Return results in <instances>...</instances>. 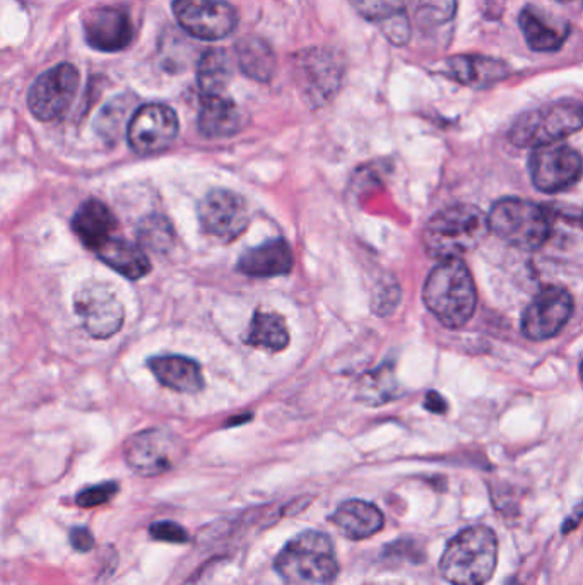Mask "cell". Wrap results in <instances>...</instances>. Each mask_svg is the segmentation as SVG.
Returning <instances> with one entry per match:
<instances>
[{"mask_svg": "<svg viewBox=\"0 0 583 585\" xmlns=\"http://www.w3.org/2000/svg\"><path fill=\"white\" fill-rule=\"evenodd\" d=\"M489 233L491 227L485 211L473 204H457L429 219L423 231V243L435 259H461L476 251Z\"/></svg>", "mask_w": 583, "mask_h": 585, "instance_id": "obj_1", "label": "cell"}, {"mask_svg": "<svg viewBox=\"0 0 583 585\" xmlns=\"http://www.w3.org/2000/svg\"><path fill=\"white\" fill-rule=\"evenodd\" d=\"M423 302L445 327L461 329L473 319L477 291L473 275L461 259L441 260L426 278Z\"/></svg>", "mask_w": 583, "mask_h": 585, "instance_id": "obj_2", "label": "cell"}, {"mask_svg": "<svg viewBox=\"0 0 583 585\" xmlns=\"http://www.w3.org/2000/svg\"><path fill=\"white\" fill-rule=\"evenodd\" d=\"M498 562V539L486 526L467 527L450 539L440 560V572L452 585H485Z\"/></svg>", "mask_w": 583, "mask_h": 585, "instance_id": "obj_3", "label": "cell"}, {"mask_svg": "<svg viewBox=\"0 0 583 585\" xmlns=\"http://www.w3.org/2000/svg\"><path fill=\"white\" fill-rule=\"evenodd\" d=\"M278 574L291 584H327L339 572L332 539L318 531L297 534L279 551Z\"/></svg>", "mask_w": 583, "mask_h": 585, "instance_id": "obj_4", "label": "cell"}, {"mask_svg": "<svg viewBox=\"0 0 583 585\" xmlns=\"http://www.w3.org/2000/svg\"><path fill=\"white\" fill-rule=\"evenodd\" d=\"M488 216L493 233L520 251H536L551 236V215L531 200L515 197L500 200Z\"/></svg>", "mask_w": 583, "mask_h": 585, "instance_id": "obj_5", "label": "cell"}, {"mask_svg": "<svg viewBox=\"0 0 583 585\" xmlns=\"http://www.w3.org/2000/svg\"><path fill=\"white\" fill-rule=\"evenodd\" d=\"M583 129L582 105L558 103L522 113L508 131L519 148H544L560 143Z\"/></svg>", "mask_w": 583, "mask_h": 585, "instance_id": "obj_6", "label": "cell"}, {"mask_svg": "<svg viewBox=\"0 0 583 585\" xmlns=\"http://www.w3.org/2000/svg\"><path fill=\"white\" fill-rule=\"evenodd\" d=\"M344 68L338 53L329 48H308L294 57L297 88L309 107L329 103L341 88Z\"/></svg>", "mask_w": 583, "mask_h": 585, "instance_id": "obj_7", "label": "cell"}, {"mask_svg": "<svg viewBox=\"0 0 583 585\" xmlns=\"http://www.w3.org/2000/svg\"><path fill=\"white\" fill-rule=\"evenodd\" d=\"M183 455L180 438L167 430H144L129 438L123 446V458L134 473L155 478L179 464Z\"/></svg>", "mask_w": 583, "mask_h": 585, "instance_id": "obj_8", "label": "cell"}, {"mask_svg": "<svg viewBox=\"0 0 583 585\" xmlns=\"http://www.w3.org/2000/svg\"><path fill=\"white\" fill-rule=\"evenodd\" d=\"M80 71L72 64H59L44 72L28 92V108L40 122H53L68 112L80 89Z\"/></svg>", "mask_w": 583, "mask_h": 585, "instance_id": "obj_9", "label": "cell"}, {"mask_svg": "<svg viewBox=\"0 0 583 585\" xmlns=\"http://www.w3.org/2000/svg\"><path fill=\"white\" fill-rule=\"evenodd\" d=\"M173 14L180 26L198 40H222L239 24V12L224 0H173Z\"/></svg>", "mask_w": 583, "mask_h": 585, "instance_id": "obj_10", "label": "cell"}, {"mask_svg": "<svg viewBox=\"0 0 583 585\" xmlns=\"http://www.w3.org/2000/svg\"><path fill=\"white\" fill-rule=\"evenodd\" d=\"M529 172H531L532 184L537 191L546 192V194L567 191L582 176V156L563 144L544 146L532 151Z\"/></svg>", "mask_w": 583, "mask_h": 585, "instance_id": "obj_11", "label": "cell"}, {"mask_svg": "<svg viewBox=\"0 0 583 585\" xmlns=\"http://www.w3.org/2000/svg\"><path fill=\"white\" fill-rule=\"evenodd\" d=\"M179 136V119L173 108L163 103H149L135 110L127 127L132 151L151 156L170 148Z\"/></svg>", "mask_w": 583, "mask_h": 585, "instance_id": "obj_12", "label": "cell"}, {"mask_svg": "<svg viewBox=\"0 0 583 585\" xmlns=\"http://www.w3.org/2000/svg\"><path fill=\"white\" fill-rule=\"evenodd\" d=\"M572 295L560 287H546L534 296L522 317V334L531 341H548L563 331L573 315Z\"/></svg>", "mask_w": 583, "mask_h": 585, "instance_id": "obj_13", "label": "cell"}, {"mask_svg": "<svg viewBox=\"0 0 583 585\" xmlns=\"http://www.w3.org/2000/svg\"><path fill=\"white\" fill-rule=\"evenodd\" d=\"M74 308L84 329L96 339L116 336L122 329L125 319L122 303L107 284H84L74 298Z\"/></svg>", "mask_w": 583, "mask_h": 585, "instance_id": "obj_14", "label": "cell"}, {"mask_svg": "<svg viewBox=\"0 0 583 585\" xmlns=\"http://www.w3.org/2000/svg\"><path fill=\"white\" fill-rule=\"evenodd\" d=\"M198 219L207 235L233 242L248 228V211L239 194L224 188L210 191L198 206Z\"/></svg>", "mask_w": 583, "mask_h": 585, "instance_id": "obj_15", "label": "cell"}, {"mask_svg": "<svg viewBox=\"0 0 583 585\" xmlns=\"http://www.w3.org/2000/svg\"><path fill=\"white\" fill-rule=\"evenodd\" d=\"M83 28L89 47L98 52H120L134 40L131 14L122 5L92 9L84 14Z\"/></svg>", "mask_w": 583, "mask_h": 585, "instance_id": "obj_16", "label": "cell"}, {"mask_svg": "<svg viewBox=\"0 0 583 585\" xmlns=\"http://www.w3.org/2000/svg\"><path fill=\"white\" fill-rule=\"evenodd\" d=\"M440 74L462 86L485 89L507 80L510 76V69L503 60L467 53V56H456L445 60Z\"/></svg>", "mask_w": 583, "mask_h": 585, "instance_id": "obj_17", "label": "cell"}, {"mask_svg": "<svg viewBox=\"0 0 583 585\" xmlns=\"http://www.w3.org/2000/svg\"><path fill=\"white\" fill-rule=\"evenodd\" d=\"M519 26L534 52H558L570 36V24L567 21L549 16L548 12L534 5L520 11Z\"/></svg>", "mask_w": 583, "mask_h": 585, "instance_id": "obj_18", "label": "cell"}, {"mask_svg": "<svg viewBox=\"0 0 583 585\" xmlns=\"http://www.w3.org/2000/svg\"><path fill=\"white\" fill-rule=\"evenodd\" d=\"M293 264V252L287 240L276 239L243 254L239 271L251 278H276L291 272Z\"/></svg>", "mask_w": 583, "mask_h": 585, "instance_id": "obj_19", "label": "cell"}, {"mask_svg": "<svg viewBox=\"0 0 583 585\" xmlns=\"http://www.w3.org/2000/svg\"><path fill=\"white\" fill-rule=\"evenodd\" d=\"M147 367L167 389L182 394H195L204 389L203 370L194 359L179 355L155 356Z\"/></svg>", "mask_w": 583, "mask_h": 585, "instance_id": "obj_20", "label": "cell"}, {"mask_svg": "<svg viewBox=\"0 0 583 585\" xmlns=\"http://www.w3.org/2000/svg\"><path fill=\"white\" fill-rule=\"evenodd\" d=\"M72 230L86 247L96 251L117 230V218L107 204L98 199L84 200L72 218Z\"/></svg>", "mask_w": 583, "mask_h": 585, "instance_id": "obj_21", "label": "cell"}, {"mask_svg": "<svg viewBox=\"0 0 583 585\" xmlns=\"http://www.w3.org/2000/svg\"><path fill=\"white\" fill-rule=\"evenodd\" d=\"M198 132L209 139L230 137L242 127V115L234 101L222 95L203 96L197 119Z\"/></svg>", "mask_w": 583, "mask_h": 585, "instance_id": "obj_22", "label": "cell"}, {"mask_svg": "<svg viewBox=\"0 0 583 585\" xmlns=\"http://www.w3.org/2000/svg\"><path fill=\"white\" fill-rule=\"evenodd\" d=\"M333 526L338 527L345 538L366 539L374 536L386 524L381 510L374 503L363 500H350L342 503L332 517Z\"/></svg>", "mask_w": 583, "mask_h": 585, "instance_id": "obj_23", "label": "cell"}, {"mask_svg": "<svg viewBox=\"0 0 583 585\" xmlns=\"http://www.w3.org/2000/svg\"><path fill=\"white\" fill-rule=\"evenodd\" d=\"M95 254L113 271L119 272L123 278L131 279V281H137L151 271V264H149L143 248L127 242V240L111 236L104 245L96 248Z\"/></svg>", "mask_w": 583, "mask_h": 585, "instance_id": "obj_24", "label": "cell"}, {"mask_svg": "<svg viewBox=\"0 0 583 585\" xmlns=\"http://www.w3.org/2000/svg\"><path fill=\"white\" fill-rule=\"evenodd\" d=\"M240 69L257 83H269L278 69V57L264 38L245 36L236 45Z\"/></svg>", "mask_w": 583, "mask_h": 585, "instance_id": "obj_25", "label": "cell"}, {"mask_svg": "<svg viewBox=\"0 0 583 585\" xmlns=\"http://www.w3.org/2000/svg\"><path fill=\"white\" fill-rule=\"evenodd\" d=\"M233 77L231 57L224 48H210L198 60L197 84L203 96L222 95Z\"/></svg>", "mask_w": 583, "mask_h": 585, "instance_id": "obj_26", "label": "cell"}, {"mask_svg": "<svg viewBox=\"0 0 583 585\" xmlns=\"http://www.w3.org/2000/svg\"><path fill=\"white\" fill-rule=\"evenodd\" d=\"M245 343L248 346L267 351H282L290 344V331L281 315L260 312L254 315L246 331Z\"/></svg>", "mask_w": 583, "mask_h": 585, "instance_id": "obj_27", "label": "cell"}, {"mask_svg": "<svg viewBox=\"0 0 583 585\" xmlns=\"http://www.w3.org/2000/svg\"><path fill=\"white\" fill-rule=\"evenodd\" d=\"M350 2L360 16L381 24L404 16L408 9V0H350Z\"/></svg>", "mask_w": 583, "mask_h": 585, "instance_id": "obj_28", "label": "cell"}, {"mask_svg": "<svg viewBox=\"0 0 583 585\" xmlns=\"http://www.w3.org/2000/svg\"><path fill=\"white\" fill-rule=\"evenodd\" d=\"M457 0H420L416 23L421 29L440 28L456 17Z\"/></svg>", "mask_w": 583, "mask_h": 585, "instance_id": "obj_29", "label": "cell"}, {"mask_svg": "<svg viewBox=\"0 0 583 585\" xmlns=\"http://www.w3.org/2000/svg\"><path fill=\"white\" fill-rule=\"evenodd\" d=\"M137 235H139L144 247L151 248L156 254H163L173 243V231H171L170 223L161 216H149L141 221Z\"/></svg>", "mask_w": 583, "mask_h": 585, "instance_id": "obj_30", "label": "cell"}, {"mask_svg": "<svg viewBox=\"0 0 583 585\" xmlns=\"http://www.w3.org/2000/svg\"><path fill=\"white\" fill-rule=\"evenodd\" d=\"M117 491H119L117 483H101V485L92 486V488L81 491L76 497V503L83 509H93V507L110 502L111 498L116 497Z\"/></svg>", "mask_w": 583, "mask_h": 585, "instance_id": "obj_31", "label": "cell"}, {"mask_svg": "<svg viewBox=\"0 0 583 585\" xmlns=\"http://www.w3.org/2000/svg\"><path fill=\"white\" fill-rule=\"evenodd\" d=\"M149 534L151 538L158 539V541L165 543H187L189 533L183 529L182 526H179L177 522L171 521H161L155 522L151 527H149Z\"/></svg>", "mask_w": 583, "mask_h": 585, "instance_id": "obj_32", "label": "cell"}, {"mask_svg": "<svg viewBox=\"0 0 583 585\" xmlns=\"http://www.w3.org/2000/svg\"><path fill=\"white\" fill-rule=\"evenodd\" d=\"M381 29H384L387 38H389L392 44H408L409 36H411V24H409L408 14L396 17V20L389 21V23L381 24Z\"/></svg>", "mask_w": 583, "mask_h": 585, "instance_id": "obj_33", "label": "cell"}, {"mask_svg": "<svg viewBox=\"0 0 583 585\" xmlns=\"http://www.w3.org/2000/svg\"><path fill=\"white\" fill-rule=\"evenodd\" d=\"M69 538H71V545L74 546V550L77 551H92L93 546H95V538L86 527H74Z\"/></svg>", "mask_w": 583, "mask_h": 585, "instance_id": "obj_34", "label": "cell"}, {"mask_svg": "<svg viewBox=\"0 0 583 585\" xmlns=\"http://www.w3.org/2000/svg\"><path fill=\"white\" fill-rule=\"evenodd\" d=\"M426 407H428L429 411H433V413H445L447 404H445L444 399H441L437 392H432V394H428V398H426Z\"/></svg>", "mask_w": 583, "mask_h": 585, "instance_id": "obj_35", "label": "cell"}, {"mask_svg": "<svg viewBox=\"0 0 583 585\" xmlns=\"http://www.w3.org/2000/svg\"><path fill=\"white\" fill-rule=\"evenodd\" d=\"M580 379H582L583 382V359L582 363H580Z\"/></svg>", "mask_w": 583, "mask_h": 585, "instance_id": "obj_36", "label": "cell"}, {"mask_svg": "<svg viewBox=\"0 0 583 585\" xmlns=\"http://www.w3.org/2000/svg\"><path fill=\"white\" fill-rule=\"evenodd\" d=\"M580 227H582V228H583V215H582V216H580Z\"/></svg>", "mask_w": 583, "mask_h": 585, "instance_id": "obj_37", "label": "cell"}, {"mask_svg": "<svg viewBox=\"0 0 583 585\" xmlns=\"http://www.w3.org/2000/svg\"><path fill=\"white\" fill-rule=\"evenodd\" d=\"M558 2H572V0H558Z\"/></svg>", "mask_w": 583, "mask_h": 585, "instance_id": "obj_38", "label": "cell"}]
</instances>
